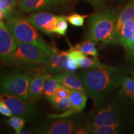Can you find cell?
<instances>
[{"label":"cell","instance_id":"d6a6232c","mask_svg":"<svg viewBox=\"0 0 134 134\" xmlns=\"http://www.w3.org/2000/svg\"><path fill=\"white\" fill-rule=\"evenodd\" d=\"M127 57L129 58V59L132 60V62H134V48L129 52Z\"/></svg>","mask_w":134,"mask_h":134},{"label":"cell","instance_id":"cb8c5ba5","mask_svg":"<svg viewBox=\"0 0 134 134\" xmlns=\"http://www.w3.org/2000/svg\"><path fill=\"white\" fill-rule=\"evenodd\" d=\"M26 122V120L21 117L19 116H11L7 120V124L9 125L14 129L16 133H19L20 131H21L24 127L25 124Z\"/></svg>","mask_w":134,"mask_h":134},{"label":"cell","instance_id":"5b68a950","mask_svg":"<svg viewBox=\"0 0 134 134\" xmlns=\"http://www.w3.org/2000/svg\"><path fill=\"white\" fill-rule=\"evenodd\" d=\"M15 52L6 62L11 64H36L46 66L49 56L42 50L29 43L16 40Z\"/></svg>","mask_w":134,"mask_h":134},{"label":"cell","instance_id":"7a4b0ae2","mask_svg":"<svg viewBox=\"0 0 134 134\" xmlns=\"http://www.w3.org/2000/svg\"><path fill=\"white\" fill-rule=\"evenodd\" d=\"M117 16L113 11L105 10L92 15L89 21L87 40L106 44H117L119 41L115 33Z\"/></svg>","mask_w":134,"mask_h":134},{"label":"cell","instance_id":"4fadbf2b","mask_svg":"<svg viewBox=\"0 0 134 134\" xmlns=\"http://www.w3.org/2000/svg\"><path fill=\"white\" fill-rule=\"evenodd\" d=\"M68 58V51H60L53 46L48 62L46 66V71L49 73H58L64 71Z\"/></svg>","mask_w":134,"mask_h":134},{"label":"cell","instance_id":"30bf717a","mask_svg":"<svg viewBox=\"0 0 134 134\" xmlns=\"http://www.w3.org/2000/svg\"><path fill=\"white\" fill-rule=\"evenodd\" d=\"M70 98L71 100V108L62 113L48 114V118H63L72 116L75 114L81 113L86 107V102L88 100V94L87 93L79 90H71Z\"/></svg>","mask_w":134,"mask_h":134},{"label":"cell","instance_id":"d590c367","mask_svg":"<svg viewBox=\"0 0 134 134\" xmlns=\"http://www.w3.org/2000/svg\"><path fill=\"white\" fill-rule=\"evenodd\" d=\"M6 26V24L4 23V22L1 21L0 22V27H5Z\"/></svg>","mask_w":134,"mask_h":134},{"label":"cell","instance_id":"277c9868","mask_svg":"<svg viewBox=\"0 0 134 134\" xmlns=\"http://www.w3.org/2000/svg\"><path fill=\"white\" fill-rule=\"evenodd\" d=\"M35 75L19 69L0 75V91L19 97L29 101V88Z\"/></svg>","mask_w":134,"mask_h":134},{"label":"cell","instance_id":"2e32d148","mask_svg":"<svg viewBox=\"0 0 134 134\" xmlns=\"http://www.w3.org/2000/svg\"><path fill=\"white\" fill-rule=\"evenodd\" d=\"M121 125H90L86 124L81 127L77 133L117 134L120 133Z\"/></svg>","mask_w":134,"mask_h":134},{"label":"cell","instance_id":"e0dca14e","mask_svg":"<svg viewBox=\"0 0 134 134\" xmlns=\"http://www.w3.org/2000/svg\"><path fill=\"white\" fill-rule=\"evenodd\" d=\"M133 19H134V1H132L124 8L117 18L115 24V33L117 36L122 25L127 21Z\"/></svg>","mask_w":134,"mask_h":134},{"label":"cell","instance_id":"8fae6325","mask_svg":"<svg viewBox=\"0 0 134 134\" xmlns=\"http://www.w3.org/2000/svg\"><path fill=\"white\" fill-rule=\"evenodd\" d=\"M16 40L6 27H0V60L6 62L16 49Z\"/></svg>","mask_w":134,"mask_h":134},{"label":"cell","instance_id":"9c48e42d","mask_svg":"<svg viewBox=\"0 0 134 134\" xmlns=\"http://www.w3.org/2000/svg\"><path fill=\"white\" fill-rule=\"evenodd\" d=\"M59 16L47 12L34 13L27 18L31 24L43 33L47 35L56 33L57 23Z\"/></svg>","mask_w":134,"mask_h":134},{"label":"cell","instance_id":"f546056e","mask_svg":"<svg viewBox=\"0 0 134 134\" xmlns=\"http://www.w3.org/2000/svg\"><path fill=\"white\" fill-rule=\"evenodd\" d=\"M0 114L6 117H11L13 115L6 104L1 99H0Z\"/></svg>","mask_w":134,"mask_h":134},{"label":"cell","instance_id":"603a6c76","mask_svg":"<svg viewBox=\"0 0 134 134\" xmlns=\"http://www.w3.org/2000/svg\"><path fill=\"white\" fill-rule=\"evenodd\" d=\"M59 84L55 76L50 75V76L47 79L45 82L44 89H43V96L47 99L48 101H50L52 99L53 93L56 87Z\"/></svg>","mask_w":134,"mask_h":134},{"label":"cell","instance_id":"52a82bcc","mask_svg":"<svg viewBox=\"0 0 134 134\" xmlns=\"http://www.w3.org/2000/svg\"><path fill=\"white\" fill-rule=\"evenodd\" d=\"M80 127V120L76 117L70 116L43 122L36 127V132L43 134L77 133Z\"/></svg>","mask_w":134,"mask_h":134},{"label":"cell","instance_id":"1f68e13d","mask_svg":"<svg viewBox=\"0 0 134 134\" xmlns=\"http://www.w3.org/2000/svg\"><path fill=\"white\" fill-rule=\"evenodd\" d=\"M87 1L90 3H91L93 6L98 7V6H99L102 4L103 0H87Z\"/></svg>","mask_w":134,"mask_h":134},{"label":"cell","instance_id":"6da1fadb","mask_svg":"<svg viewBox=\"0 0 134 134\" xmlns=\"http://www.w3.org/2000/svg\"><path fill=\"white\" fill-rule=\"evenodd\" d=\"M80 78L88 95L98 105L121 85L123 75L120 69L107 65L86 70L81 73Z\"/></svg>","mask_w":134,"mask_h":134},{"label":"cell","instance_id":"44dd1931","mask_svg":"<svg viewBox=\"0 0 134 134\" xmlns=\"http://www.w3.org/2000/svg\"><path fill=\"white\" fill-rule=\"evenodd\" d=\"M76 62L78 65V67L81 68L91 69V68H99V67L107 66V65L100 62L98 57L88 58L87 57L86 55H83V57L77 59Z\"/></svg>","mask_w":134,"mask_h":134},{"label":"cell","instance_id":"83f0119b","mask_svg":"<svg viewBox=\"0 0 134 134\" xmlns=\"http://www.w3.org/2000/svg\"><path fill=\"white\" fill-rule=\"evenodd\" d=\"M67 16H59L56 26V33L60 36H65L68 30V25L67 23Z\"/></svg>","mask_w":134,"mask_h":134},{"label":"cell","instance_id":"4dcf8cb0","mask_svg":"<svg viewBox=\"0 0 134 134\" xmlns=\"http://www.w3.org/2000/svg\"><path fill=\"white\" fill-rule=\"evenodd\" d=\"M124 48L127 51L129 52L130 50L134 48V34L132 36V37L130 38V39L127 42V45L125 46Z\"/></svg>","mask_w":134,"mask_h":134},{"label":"cell","instance_id":"d6986e66","mask_svg":"<svg viewBox=\"0 0 134 134\" xmlns=\"http://www.w3.org/2000/svg\"><path fill=\"white\" fill-rule=\"evenodd\" d=\"M17 0H0V9L4 13V18L8 20L18 18L16 11Z\"/></svg>","mask_w":134,"mask_h":134},{"label":"cell","instance_id":"74e56055","mask_svg":"<svg viewBox=\"0 0 134 134\" xmlns=\"http://www.w3.org/2000/svg\"><path fill=\"white\" fill-rule=\"evenodd\" d=\"M17 1H21V0H17Z\"/></svg>","mask_w":134,"mask_h":134},{"label":"cell","instance_id":"7c38bea8","mask_svg":"<svg viewBox=\"0 0 134 134\" xmlns=\"http://www.w3.org/2000/svg\"><path fill=\"white\" fill-rule=\"evenodd\" d=\"M65 0H21L18 6L24 13L50 9L63 4Z\"/></svg>","mask_w":134,"mask_h":134},{"label":"cell","instance_id":"8d00e7d4","mask_svg":"<svg viewBox=\"0 0 134 134\" xmlns=\"http://www.w3.org/2000/svg\"><path fill=\"white\" fill-rule=\"evenodd\" d=\"M132 77H133V79L134 80V71L132 73Z\"/></svg>","mask_w":134,"mask_h":134},{"label":"cell","instance_id":"ffe728a7","mask_svg":"<svg viewBox=\"0 0 134 134\" xmlns=\"http://www.w3.org/2000/svg\"><path fill=\"white\" fill-rule=\"evenodd\" d=\"M121 93L134 104V80L123 77L121 82Z\"/></svg>","mask_w":134,"mask_h":134},{"label":"cell","instance_id":"484cf974","mask_svg":"<svg viewBox=\"0 0 134 134\" xmlns=\"http://www.w3.org/2000/svg\"><path fill=\"white\" fill-rule=\"evenodd\" d=\"M88 16V15H81L77 13H73L67 16V21L73 26L82 27L85 23V18Z\"/></svg>","mask_w":134,"mask_h":134},{"label":"cell","instance_id":"e575fe53","mask_svg":"<svg viewBox=\"0 0 134 134\" xmlns=\"http://www.w3.org/2000/svg\"><path fill=\"white\" fill-rule=\"evenodd\" d=\"M4 13L3 11L1 10V9H0V22L2 21V20L4 19Z\"/></svg>","mask_w":134,"mask_h":134},{"label":"cell","instance_id":"5bb4252c","mask_svg":"<svg viewBox=\"0 0 134 134\" xmlns=\"http://www.w3.org/2000/svg\"><path fill=\"white\" fill-rule=\"evenodd\" d=\"M55 77L59 84L70 90H79L87 93L83 81L75 72L62 71L55 75Z\"/></svg>","mask_w":134,"mask_h":134},{"label":"cell","instance_id":"ac0fdd59","mask_svg":"<svg viewBox=\"0 0 134 134\" xmlns=\"http://www.w3.org/2000/svg\"><path fill=\"white\" fill-rule=\"evenodd\" d=\"M134 34V19L127 21L122 25L119 32V41L125 47L127 42Z\"/></svg>","mask_w":134,"mask_h":134},{"label":"cell","instance_id":"4316f807","mask_svg":"<svg viewBox=\"0 0 134 134\" xmlns=\"http://www.w3.org/2000/svg\"><path fill=\"white\" fill-rule=\"evenodd\" d=\"M70 93H71V90L70 89L67 88L66 87L63 86L60 84H58V86L55 88L52 99L50 100V103L55 99H61L70 97Z\"/></svg>","mask_w":134,"mask_h":134},{"label":"cell","instance_id":"d4e9b609","mask_svg":"<svg viewBox=\"0 0 134 134\" xmlns=\"http://www.w3.org/2000/svg\"><path fill=\"white\" fill-rule=\"evenodd\" d=\"M54 108L58 110H65L71 108V100L70 97L65 98L55 99L50 102Z\"/></svg>","mask_w":134,"mask_h":134},{"label":"cell","instance_id":"3957f363","mask_svg":"<svg viewBox=\"0 0 134 134\" xmlns=\"http://www.w3.org/2000/svg\"><path fill=\"white\" fill-rule=\"evenodd\" d=\"M6 26L17 41L32 44L42 50L48 56L52 52L53 46L42 37L36 28L27 19L16 18L8 20Z\"/></svg>","mask_w":134,"mask_h":134},{"label":"cell","instance_id":"8992f818","mask_svg":"<svg viewBox=\"0 0 134 134\" xmlns=\"http://www.w3.org/2000/svg\"><path fill=\"white\" fill-rule=\"evenodd\" d=\"M0 99L6 104L13 115L21 117L26 120H34L41 114L33 103L14 95L3 93L0 94Z\"/></svg>","mask_w":134,"mask_h":134},{"label":"cell","instance_id":"9a60e30c","mask_svg":"<svg viewBox=\"0 0 134 134\" xmlns=\"http://www.w3.org/2000/svg\"><path fill=\"white\" fill-rule=\"evenodd\" d=\"M50 75V73L44 71L36 73L34 76L29 88V102L32 103H36L41 98L43 94L45 82Z\"/></svg>","mask_w":134,"mask_h":134},{"label":"cell","instance_id":"836d02e7","mask_svg":"<svg viewBox=\"0 0 134 134\" xmlns=\"http://www.w3.org/2000/svg\"><path fill=\"white\" fill-rule=\"evenodd\" d=\"M31 133H33V132H30V131H29V130H22L21 131L19 132V133L18 134H31Z\"/></svg>","mask_w":134,"mask_h":134},{"label":"cell","instance_id":"7402d4cb","mask_svg":"<svg viewBox=\"0 0 134 134\" xmlns=\"http://www.w3.org/2000/svg\"><path fill=\"white\" fill-rule=\"evenodd\" d=\"M96 42L90 40H86L84 42L75 46L74 48L79 50L84 55L98 57V52L96 48Z\"/></svg>","mask_w":134,"mask_h":134},{"label":"cell","instance_id":"f1b7e54d","mask_svg":"<svg viewBox=\"0 0 134 134\" xmlns=\"http://www.w3.org/2000/svg\"><path fill=\"white\" fill-rule=\"evenodd\" d=\"M78 65L77 64L76 62L73 58L68 57L66 63V67H65V71L75 72L78 69Z\"/></svg>","mask_w":134,"mask_h":134},{"label":"cell","instance_id":"ba28073f","mask_svg":"<svg viewBox=\"0 0 134 134\" xmlns=\"http://www.w3.org/2000/svg\"><path fill=\"white\" fill-rule=\"evenodd\" d=\"M92 114L91 119L86 124L90 125H120L122 116L121 112L114 103L103 104L101 103Z\"/></svg>","mask_w":134,"mask_h":134}]
</instances>
